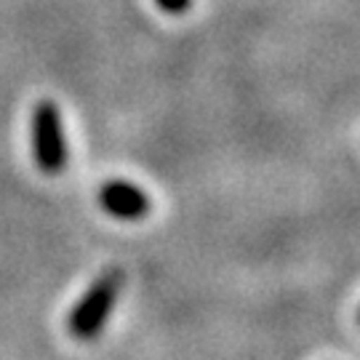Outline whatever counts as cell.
<instances>
[{
	"label": "cell",
	"mask_w": 360,
	"mask_h": 360,
	"mask_svg": "<svg viewBox=\"0 0 360 360\" xmlns=\"http://www.w3.org/2000/svg\"><path fill=\"white\" fill-rule=\"evenodd\" d=\"M120 285H123V272L110 270L102 278H96L86 294L80 296L70 318H67V331L77 342H91L104 331V326L110 321L115 302L120 296Z\"/></svg>",
	"instance_id": "obj_1"
},
{
	"label": "cell",
	"mask_w": 360,
	"mask_h": 360,
	"mask_svg": "<svg viewBox=\"0 0 360 360\" xmlns=\"http://www.w3.org/2000/svg\"><path fill=\"white\" fill-rule=\"evenodd\" d=\"M30 136H32V158L43 174H62L70 160L67 150V134L62 123V110L53 102H38L30 120Z\"/></svg>",
	"instance_id": "obj_2"
},
{
	"label": "cell",
	"mask_w": 360,
	"mask_h": 360,
	"mask_svg": "<svg viewBox=\"0 0 360 360\" xmlns=\"http://www.w3.org/2000/svg\"><path fill=\"white\" fill-rule=\"evenodd\" d=\"M99 206L115 219L136 221L150 214V195L126 179H110L99 190Z\"/></svg>",
	"instance_id": "obj_3"
},
{
	"label": "cell",
	"mask_w": 360,
	"mask_h": 360,
	"mask_svg": "<svg viewBox=\"0 0 360 360\" xmlns=\"http://www.w3.org/2000/svg\"><path fill=\"white\" fill-rule=\"evenodd\" d=\"M155 6H158L160 11L171 13V16H179V13H184L193 6V0H155Z\"/></svg>",
	"instance_id": "obj_4"
}]
</instances>
